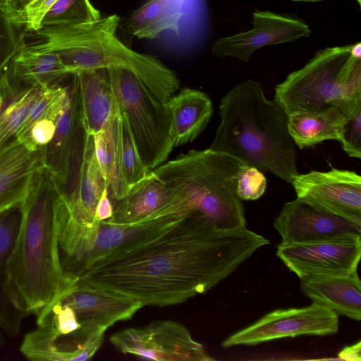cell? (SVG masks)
Instances as JSON below:
<instances>
[{"label": "cell", "instance_id": "cell-1", "mask_svg": "<svg viewBox=\"0 0 361 361\" xmlns=\"http://www.w3.org/2000/svg\"><path fill=\"white\" fill-rule=\"evenodd\" d=\"M268 244L246 226L222 229L189 212L136 233L78 277L143 306L173 305L206 293Z\"/></svg>", "mask_w": 361, "mask_h": 361}, {"label": "cell", "instance_id": "cell-2", "mask_svg": "<svg viewBox=\"0 0 361 361\" xmlns=\"http://www.w3.org/2000/svg\"><path fill=\"white\" fill-rule=\"evenodd\" d=\"M59 192L44 169L23 205L18 235L7 268L6 291L26 317L38 316L75 279L66 275L58 247Z\"/></svg>", "mask_w": 361, "mask_h": 361}, {"label": "cell", "instance_id": "cell-3", "mask_svg": "<svg viewBox=\"0 0 361 361\" xmlns=\"http://www.w3.org/2000/svg\"><path fill=\"white\" fill-rule=\"evenodd\" d=\"M219 112L220 123L209 149L291 184L299 173L288 115L275 99L266 97L258 82L250 79L229 90Z\"/></svg>", "mask_w": 361, "mask_h": 361}, {"label": "cell", "instance_id": "cell-4", "mask_svg": "<svg viewBox=\"0 0 361 361\" xmlns=\"http://www.w3.org/2000/svg\"><path fill=\"white\" fill-rule=\"evenodd\" d=\"M116 14L95 20L43 25L25 31L24 49L59 56L72 73L90 69H123L133 74L161 102L176 93L180 82L174 71L156 58L135 51L116 35Z\"/></svg>", "mask_w": 361, "mask_h": 361}, {"label": "cell", "instance_id": "cell-5", "mask_svg": "<svg viewBox=\"0 0 361 361\" xmlns=\"http://www.w3.org/2000/svg\"><path fill=\"white\" fill-rule=\"evenodd\" d=\"M247 165L209 148L192 149L152 170L171 190L170 204L181 214H199L215 226H246L238 177Z\"/></svg>", "mask_w": 361, "mask_h": 361}, {"label": "cell", "instance_id": "cell-6", "mask_svg": "<svg viewBox=\"0 0 361 361\" xmlns=\"http://www.w3.org/2000/svg\"><path fill=\"white\" fill-rule=\"evenodd\" d=\"M352 44L319 50L301 68L275 87L274 98L288 115L314 113L331 106L345 116L361 105V59Z\"/></svg>", "mask_w": 361, "mask_h": 361}, {"label": "cell", "instance_id": "cell-7", "mask_svg": "<svg viewBox=\"0 0 361 361\" xmlns=\"http://www.w3.org/2000/svg\"><path fill=\"white\" fill-rule=\"evenodd\" d=\"M106 71L117 106L127 120L140 159L152 171L167 159L174 147L166 104L130 72L118 68Z\"/></svg>", "mask_w": 361, "mask_h": 361}, {"label": "cell", "instance_id": "cell-8", "mask_svg": "<svg viewBox=\"0 0 361 361\" xmlns=\"http://www.w3.org/2000/svg\"><path fill=\"white\" fill-rule=\"evenodd\" d=\"M111 345L123 354L157 361H210L214 358L189 330L171 320L154 321L111 336Z\"/></svg>", "mask_w": 361, "mask_h": 361}, {"label": "cell", "instance_id": "cell-9", "mask_svg": "<svg viewBox=\"0 0 361 361\" xmlns=\"http://www.w3.org/2000/svg\"><path fill=\"white\" fill-rule=\"evenodd\" d=\"M338 314L312 302L300 308L272 311L227 338L222 346L254 345L275 339L302 335L325 336L338 332Z\"/></svg>", "mask_w": 361, "mask_h": 361}, {"label": "cell", "instance_id": "cell-10", "mask_svg": "<svg viewBox=\"0 0 361 361\" xmlns=\"http://www.w3.org/2000/svg\"><path fill=\"white\" fill-rule=\"evenodd\" d=\"M291 185L298 200L361 228V176L356 172L312 171L298 173Z\"/></svg>", "mask_w": 361, "mask_h": 361}, {"label": "cell", "instance_id": "cell-11", "mask_svg": "<svg viewBox=\"0 0 361 361\" xmlns=\"http://www.w3.org/2000/svg\"><path fill=\"white\" fill-rule=\"evenodd\" d=\"M55 300L73 312L82 343L90 336L104 334L118 322L131 319L143 307L136 299L91 286L78 276Z\"/></svg>", "mask_w": 361, "mask_h": 361}, {"label": "cell", "instance_id": "cell-12", "mask_svg": "<svg viewBox=\"0 0 361 361\" xmlns=\"http://www.w3.org/2000/svg\"><path fill=\"white\" fill-rule=\"evenodd\" d=\"M276 255L299 278L357 271L361 257L360 233L310 243L278 245Z\"/></svg>", "mask_w": 361, "mask_h": 361}, {"label": "cell", "instance_id": "cell-13", "mask_svg": "<svg viewBox=\"0 0 361 361\" xmlns=\"http://www.w3.org/2000/svg\"><path fill=\"white\" fill-rule=\"evenodd\" d=\"M252 15V27L246 32L216 39L212 46V54L248 62L252 54L260 48L293 43L312 34L310 26L295 15L268 11H253Z\"/></svg>", "mask_w": 361, "mask_h": 361}, {"label": "cell", "instance_id": "cell-14", "mask_svg": "<svg viewBox=\"0 0 361 361\" xmlns=\"http://www.w3.org/2000/svg\"><path fill=\"white\" fill-rule=\"evenodd\" d=\"M280 245L300 244L360 233L361 228L341 217L314 209L296 198L284 204L274 222Z\"/></svg>", "mask_w": 361, "mask_h": 361}, {"label": "cell", "instance_id": "cell-15", "mask_svg": "<svg viewBox=\"0 0 361 361\" xmlns=\"http://www.w3.org/2000/svg\"><path fill=\"white\" fill-rule=\"evenodd\" d=\"M43 148L16 138L0 150V213L25 202L44 169Z\"/></svg>", "mask_w": 361, "mask_h": 361}, {"label": "cell", "instance_id": "cell-16", "mask_svg": "<svg viewBox=\"0 0 361 361\" xmlns=\"http://www.w3.org/2000/svg\"><path fill=\"white\" fill-rule=\"evenodd\" d=\"M302 292L312 302L355 321L361 319V281L357 271L300 278Z\"/></svg>", "mask_w": 361, "mask_h": 361}, {"label": "cell", "instance_id": "cell-17", "mask_svg": "<svg viewBox=\"0 0 361 361\" xmlns=\"http://www.w3.org/2000/svg\"><path fill=\"white\" fill-rule=\"evenodd\" d=\"M67 97L56 122L51 142L43 148L44 170L53 178L59 190L63 186L74 130L80 111L78 78L70 75L66 80Z\"/></svg>", "mask_w": 361, "mask_h": 361}, {"label": "cell", "instance_id": "cell-18", "mask_svg": "<svg viewBox=\"0 0 361 361\" xmlns=\"http://www.w3.org/2000/svg\"><path fill=\"white\" fill-rule=\"evenodd\" d=\"M75 74L85 128L94 135L104 129L118 106L106 69H90Z\"/></svg>", "mask_w": 361, "mask_h": 361}, {"label": "cell", "instance_id": "cell-19", "mask_svg": "<svg viewBox=\"0 0 361 361\" xmlns=\"http://www.w3.org/2000/svg\"><path fill=\"white\" fill-rule=\"evenodd\" d=\"M171 120L174 147L196 139L208 125L212 102L203 92L183 88L166 103Z\"/></svg>", "mask_w": 361, "mask_h": 361}, {"label": "cell", "instance_id": "cell-20", "mask_svg": "<svg viewBox=\"0 0 361 361\" xmlns=\"http://www.w3.org/2000/svg\"><path fill=\"white\" fill-rule=\"evenodd\" d=\"M170 188L154 173L130 187L126 195L114 206L109 222L135 224L162 208L171 198Z\"/></svg>", "mask_w": 361, "mask_h": 361}, {"label": "cell", "instance_id": "cell-21", "mask_svg": "<svg viewBox=\"0 0 361 361\" xmlns=\"http://www.w3.org/2000/svg\"><path fill=\"white\" fill-rule=\"evenodd\" d=\"M23 205L0 213V328L11 338L19 334L25 317L13 305L6 291L8 263L18 235Z\"/></svg>", "mask_w": 361, "mask_h": 361}, {"label": "cell", "instance_id": "cell-22", "mask_svg": "<svg viewBox=\"0 0 361 361\" xmlns=\"http://www.w3.org/2000/svg\"><path fill=\"white\" fill-rule=\"evenodd\" d=\"M346 116L336 106L314 113L297 112L288 115V130L301 149L324 140L340 139Z\"/></svg>", "mask_w": 361, "mask_h": 361}, {"label": "cell", "instance_id": "cell-23", "mask_svg": "<svg viewBox=\"0 0 361 361\" xmlns=\"http://www.w3.org/2000/svg\"><path fill=\"white\" fill-rule=\"evenodd\" d=\"M183 15L180 0H149L132 13L126 26L139 39H153L164 31L178 34Z\"/></svg>", "mask_w": 361, "mask_h": 361}, {"label": "cell", "instance_id": "cell-24", "mask_svg": "<svg viewBox=\"0 0 361 361\" xmlns=\"http://www.w3.org/2000/svg\"><path fill=\"white\" fill-rule=\"evenodd\" d=\"M11 66V75L16 81L42 88L59 85L73 74L57 55L24 49Z\"/></svg>", "mask_w": 361, "mask_h": 361}, {"label": "cell", "instance_id": "cell-25", "mask_svg": "<svg viewBox=\"0 0 361 361\" xmlns=\"http://www.w3.org/2000/svg\"><path fill=\"white\" fill-rule=\"evenodd\" d=\"M37 85H10L4 87L5 103L0 116V150L16 136L42 91Z\"/></svg>", "mask_w": 361, "mask_h": 361}, {"label": "cell", "instance_id": "cell-26", "mask_svg": "<svg viewBox=\"0 0 361 361\" xmlns=\"http://www.w3.org/2000/svg\"><path fill=\"white\" fill-rule=\"evenodd\" d=\"M106 188H108L107 181L95 155L93 135L87 133L80 180L79 200L73 207H67L70 210L82 211L94 216L97 204Z\"/></svg>", "mask_w": 361, "mask_h": 361}, {"label": "cell", "instance_id": "cell-27", "mask_svg": "<svg viewBox=\"0 0 361 361\" xmlns=\"http://www.w3.org/2000/svg\"><path fill=\"white\" fill-rule=\"evenodd\" d=\"M87 134L80 109L68 154L65 182L59 190L60 195L68 207L75 205L79 200L80 180Z\"/></svg>", "mask_w": 361, "mask_h": 361}, {"label": "cell", "instance_id": "cell-28", "mask_svg": "<svg viewBox=\"0 0 361 361\" xmlns=\"http://www.w3.org/2000/svg\"><path fill=\"white\" fill-rule=\"evenodd\" d=\"M103 130L108 149V192L114 201L118 202L126 195L130 188L125 180L121 168L118 107Z\"/></svg>", "mask_w": 361, "mask_h": 361}, {"label": "cell", "instance_id": "cell-29", "mask_svg": "<svg viewBox=\"0 0 361 361\" xmlns=\"http://www.w3.org/2000/svg\"><path fill=\"white\" fill-rule=\"evenodd\" d=\"M120 148L123 175L126 182L130 187L144 178L150 170L147 169L142 161L127 120L121 111Z\"/></svg>", "mask_w": 361, "mask_h": 361}, {"label": "cell", "instance_id": "cell-30", "mask_svg": "<svg viewBox=\"0 0 361 361\" xmlns=\"http://www.w3.org/2000/svg\"><path fill=\"white\" fill-rule=\"evenodd\" d=\"M100 17L90 0H57L44 16L41 26L80 23Z\"/></svg>", "mask_w": 361, "mask_h": 361}, {"label": "cell", "instance_id": "cell-31", "mask_svg": "<svg viewBox=\"0 0 361 361\" xmlns=\"http://www.w3.org/2000/svg\"><path fill=\"white\" fill-rule=\"evenodd\" d=\"M12 20L6 2H0V75L24 47V33Z\"/></svg>", "mask_w": 361, "mask_h": 361}, {"label": "cell", "instance_id": "cell-32", "mask_svg": "<svg viewBox=\"0 0 361 361\" xmlns=\"http://www.w3.org/2000/svg\"><path fill=\"white\" fill-rule=\"evenodd\" d=\"M267 178L257 168L245 165L237 180L236 192L241 200H255L261 197L267 189Z\"/></svg>", "mask_w": 361, "mask_h": 361}, {"label": "cell", "instance_id": "cell-33", "mask_svg": "<svg viewBox=\"0 0 361 361\" xmlns=\"http://www.w3.org/2000/svg\"><path fill=\"white\" fill-rule=\"evenodd\" d=\"M57 0H34L24 8L11 11L13 22L24 31H37L42 25V20Z\"/></svg>", "mask_w": 361, "mask_h": 361}, {"label": "cell", "instance_id": "cell-34", "mask_svg": "<svg viewBox=\"0 0 361 361\" xmlns=\"http://www.w3.org/2000/svg\"><path fill=\"white\" fill-rule=\"evenodd\" d=\"M338 141L349 157L361 158V105L346 116Z\"/></svg>", "mask_w": 361, "mask_h": 361}, {"label": "cell", "instance_id": "cell-35", "mask_svg": "<svg viewBox=\"0 0 361 361\" xmlns=\"http://www.w3.org/2000/svg\"><path fill=\"white\" fill-rule=\"evenodd\" d=\"M61 84L42 89L40 94L32 106L24 123L17 133L16 139L23 140L27 138L30 130L34 123L47 114L59 91Z\"/></svg>", "mask_w": 361, "mask_h": 361}, {"label": "cell", "instance_id": "cell-36", "mask_svg": "<svg viewBox=\"0 0 361 361\" xmlns=\"http://www.w3.org/2000/svg\"><path fill=\"white\" fill-rule=\"evenodd\" d=\"M57 118L46 115L38 120L30 128L27 139L37 147H46L54 137Z\"/></svg>", "mask_w": 361, "mask_h": 361}, {"label": "cell", "instance_id": "cell-37", "mask_svg": "<svg viewBox=\"0 0 361 361\" xmlns=\"http://www.w3.org/2000/svg\"><path fill=\"white\" fill-rule=\"evenodd\" d=\"M94 151L97 161L99 164L101 171L107 181L108 171V149L106 140L104 130L93 135Z\"/></svg>", "mask_w": 361, "mask_h": 361}, {"label": "cell", "instance_id": "cell-38", "mask_svg": "<svg viewBox=\"0 0 361 361\" xmlns=\"http://www.w3.org/2000/svg\"><path fill=\"white\" fill-rule=\"evenodd\" d=\"M114 213V205L110 200L108 188H106L97 204L94 218L98 221H106L111 218Z\"/></svg>", "mask_w": 361, "mask_h": 361}, {"label": "cell", "instance_id": "cell-39", "mask_svg": "<svg viewBox=\"0 0 361 361\" xmlns=\"http://www.w3.org/2000/svg\"><path fill=\"white\" fill-rule=\"evenodd\" d=\"M338 357L340 360H343L360 361L361 342L359 341L352 345L345 346L338 354Z\"/></svg>", "mask_w": 361, "mask_h": 361}, {"label": "cell", "instance_id": "cell-40", "mask_svg": "<svg viewBox=\"0 0 361 361\" xmlns=\"http://www.w3.org/2000/svg\"><path fill=\"white\" fill-rule=\"evenodd\" d=\"M34 0H10L6 2L11 11H17L24 8Z\"/></svg>", "mask_w": 361, "mask_h": 361}, {"label": "cell", "instance_id": "cell-41", "mask_svg": "<svg viewBox=\"0 0 361 361\" xmlns=\"http://www.w3.org/2000/svg\"><path fill=\"white\" fill-rule=\"evenodd\" d=\"M351 54L353 56L361 59V43L357 42L354 44H352L351 47Z\"/></svg>", "mask_w": 361, "mask_h": 361}, {"label": "cell", "instance_id": "cell-42", "mask_svg": "<svg viewBox=\"0 0 361 361\" xmlns=\"http://www.w3.org/2000/svg\"><path fill=\"white\" fill-rule=\"evenodd\" d=\"M5 103V92L4 87L0 78V116L1 114L4 106Z\"/></svg>", "mask_w": 361, "mask_h": 361}, {"label": "cell", "instance_id": "cell-43", "mask_svg": "<svg viewBox=\"0 0 361 361\" xmlns=\"http://www.w3.org/2000/svg\"><path fill=\"white\" fill-rule=\"evenodd\" d=\"M290 1H297V2L315 3V2L322 1L324 0H290Z\"/></svg>", "mask_w": 361, "mask_h": 361}, {"label": "cell", "instance_id": "cell-44", "mask_svg": "<svg viewBox=\"0 0 361 361\" xmlns=\"http://www.w3.org/2000/svg\"><path fill=\"white\" fill-rule=\"evenodd\" d=\"M5 345H6V341H5L4 338L3 337V336L0 333V348L4 346Z\"/></svg>", "mask_w": 361, "mask_h": 361}, {"label": "cell", "instance_id": "cell-45", "mask_svg": "<svg viewBox=\"0 0 361 361\" xmlns=\"http://www.w3.org/2000/svg\"><path fill=\"white\" fill-rule=\"evenodd\" d=\"M10 0H0V2H8Z\"/></svg>", "mask_w": 361, "mask_h": 361}, {"label": "cell", "instance_id": "cell-46", "mask_svg": "<svg viewBox=\"0 0 361 361\" xmlns=\"http://www.w3.org/2000/svg\"><path fill=\"white\" fill-rule=\"evenodd\" d=\"M358 2V4L360 5V0H357Z\"/></svg>", "mask_w": 361, "mask_h": 361}]
</instances>
